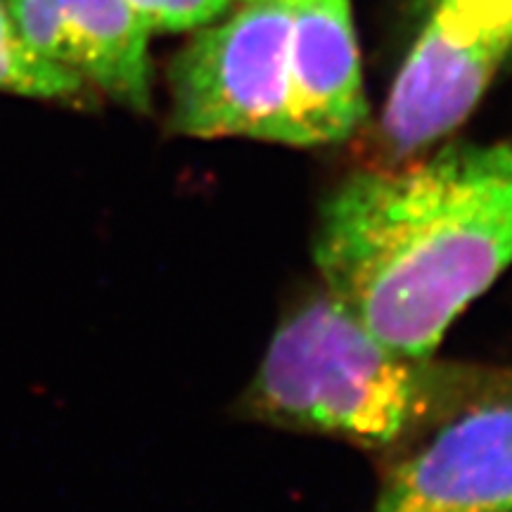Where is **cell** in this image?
<instances>
[{"mask_svg": "<svg viewBox=\"0 0 512 512\" xmlns=\"http://www.w3.org/2000/svg\"><path fill=\"white\" fill-rule=\"evenodd\" d=\"M313 256L323 290L380 342L432 356L512 266V140L347 176L320 207Z\"/></svg>", "mask_w": 512, "mask_h": 512, "instance_id": "cell-1", "label": "cell"}, {"mask_svg": "<svg viewBox=\"0 0 512 512\" xmlns=\"http://www.w3.org/2000/svg\"><path fill=\"white\" fill-rule=\"evenodd\" d=\"M479 384L463 368L387 347L323 290L275 330L247 411L287 430L396 451Z\"/></svg>", "mask_w": 512, "mask_h": 512, "instance_id": "cell-2", "label": "cell"}, {"mask_svg": "<svg viewBox=\"0 0 512 512\" xmlns=\"http://www.w3.org/2000/svg\"><path fill=\"white\" fill-rule=\"evenodd\" d=\"M287 43V0H249L233 17L204 24L169 72L171 128L294 145Z\"/></svg>", "mask_w": 512, "mask_h": 512, "instance_id": "cell-3", "label": "cell"}, {"mask_svg": "<svg viewBox=\"0 0 512 512\" xmlns=\"http://www.w3.org/2000/svg\"><path fill=\"white\" fill-rule=\"evenodd\" d=\"M370 512H512V389L482 382L396 448Z\"/></svg>", "mask_w": 512, "mask_h": 512, "instance_id": "cell-4", "label": "cell"}, {"mask_svg": "<svg viewBox=\"0 0 512 512\" xmlns=\"http://www.w3.org/2000/svg\"><path fill=\"white\" fill-rule=\"evenodd\" d=\"M294 147L342 143L366 119L351 0H287Z\"/></svg>", "mask_w": 512, "mask_h": 512, "instance_id": "cell-5", "label": "cell"}, {"mask_svg": "<svg viewBox=\"0 0 512 512\" xmlns=\"http://www.w3.org/2000/svg\"><path fill=\"white\" fill-rule=\"evenodd\" d=\"M67 67L128 110H150V53L143 17L128 0H55Z\"/></svg>", "mask_w": 512, "mask_h": 512, "instance_id": "cell-6", "label": "cell"}, {"mask_svg": "<svg viewBox=\"0 0 512 512\" xmlns=\"http://www.w3.org/2000/svg\"><path fill=\"white\" fill-rule=\"evenodd\" d=\"M0 91L57 102H81L88 95L83 76L46 60L24 41L3 0H0Z\"/></svg>", "mask_w": 512, "mask_h": 512, "instance_id": "cell-7", "label": "cell"}, {"mask_svg": "<svg viewBox=\"0 0 512 512\" xmlns=\"http://www.w3.org/2000/svg\"><path fill=\"white\" fill-rule=\"evenodd\" d=\"M150 31L202 29L226 10L230 0H128Z\"/></svg>", "mask_w": 512, "mask_h": 512, "instance_id": "cell-8", "label": "cell"}, {"mask_svg": "<svg viewBox=\"0 0 512 512\" xmlns=\"http://www.w3.org/2000/svg\"><path fill=\"white\" fill-rule=\"evenodd\" d=\"M479 3L489 5V8H494L496 12H501V15L512 19V0H479Z\"/></svg>", "mask_w": 512, "mask_h": 512, "instance_id": "cell-9", "label": "cell"}]
</instances>
